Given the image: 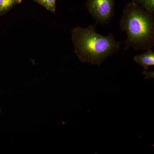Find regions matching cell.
Listing matches in <instances>:
<instances>
[{
    "label": "cell",
    "mask_w": 154,
    "mask_h": 154,
    "mask_svg": "<svg viewBox=\"0 0 154 154\" xmlns=\"http://www.w3.org/2000/svg\"><path fill=\"white\" fill-rule=\"evenodd\" d=\"M143 53L135 56L134 60L136 63L140 65L145 70H148L149 67L154 65V52L152 48L146 50Z\"/></svg>",
    "instance_id": "obj_4"
},
{
    "label": "cell",
    "mask_w": 154,
    "mask_h": 154,
    "mask_svg": "<svg viewBox=\"0 0 154 154\" xmlns=\"http://www.w3.org/2000/svg\"><path fill=\"white\" fill-rule=\"evenodd\" d=\"M75 52L82 63L100 65L106 59L118 51L121 43L113 33L103 36L96 32V25L78 27L72 31Z\"/></svg>",
    "instance_id": "obj_2"
},
{
    "label": "cell",
    "mask_w": 154,
    "mask_h": 154,
    "mask_svg": "<svg viewBox=\"0 0 154 154\" xmlns=\"http://www.w3.org/2000/svg\"><path fill=\"white\" fill-rule=\"evenodd\" d=\"M86 6L97 24H108L114 16L115 0H88Z\"/></svg>",
    "instance_id": "obj_3"
},
{
    "label": "cell",
    "mask_w": 154,
    "mask_h": 154,
    "mask_svg": "<svg viewBox=\"0 0 154 154\" xmlns=\"http://www.w3.org/2000/svg\"><path fill=\"white\" fill-rule=\"evenodd\" d=\"M143 73L145 75L146 79H150V78L154 79L153 72H147L145 70L143 72Z\"/></svg>",
    "instance_id": "obj_8"
},
{
    "label": "cell",
    "mask_w": 154,
    "mask_h": 154,
    "mask_svg": "<svg viewBox=\"0 0 154 154\" xmlns=\"http://www.w3.org/2000/svg\"><path fill=\"white\" fill-rule=\"evenodd\" d=\"M143 8L150 13L154 14V0H136Z\"/></svg>",
    "instance_id": "obj_7"
},
{
    "label": "cell",
    "mask_w": 154,
    "mask_h": 154,
    "mask_svg": "<svg viewBox=\"0 0 154 154\" xmlns=\"http://www.w3.org/2000/svg\"><path fill=\"white\" fill-rule=\"evenodd\" d=\"M119 26L126 35L125 49L146 50L154 45V14L147 11L136 0L125 7Z\"/></svg>",
    "instance_id": "obj_1"
},
{
    "label": "cell",
    "mask_w": 154,
    "mask_h": 154,
    "mask_svg": "<svg viewBox=\"0 0 154 154\" xmlns=\"http://www.w3.org/2000/svg\"><path fill=\"white\" fill-rule=\"evenodd\" d=\"M22 2V0H0V16L6 14Z\"/></svg>",
    "instance_id": "obj_5"
},
{
    "label": "cell",
    "mask_w": 154,
    "mask_h": 154,
    "mask_svg": "<svg viewBox=\"0 0 154 154\" xmlns=\"http://www.w3.org/2000/svg\"><path fill=\"white\" fill-rule=\"evenodd\" d=\"M39 5L44 7L48 11L55 13L56 0H33Z\"/></svg>",
    "instance_id": "obj_6"
},
{
    "label": "cell",
    "mask_w": 154,
    "mask_h": 154,
    "mask_svg": "<svg viewBox=\"0 0 154 154\" xmlns=\"http://www.w3.org/2000/svg\"><path fill=\"white\" fill-rule=\"evenodd\" d=\"M1 112H2V110H1V109H0V113H1Z\"/></svg>",
    "instance_id": "obj_9"
}]
</instances>
